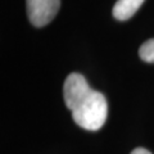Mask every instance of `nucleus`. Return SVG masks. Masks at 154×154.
I'll use <instances>...</instances> for the list:
<instances>
[{
	"label": "nucleus",
	"mask_w": 154,
	"mask_h": 154,
	"mask_svg": "<svg viewBox=\"0 0 154 154\" xmlns=\"http://www.w3.org/2000/svg\"><path fill=\"white\" fill-rule=\"evenodd\" d=\"M139 55L144 62L154 63V38L145 41L139 49Z\"/></svg>",
	"instance_id": "20e7f679"
},
{
	"label": "nucleus",
	"mask_w": 154,
	"mask_h": 154,
	"mask_svg": "<svg viewBox=\"0 0 154 154\" xmlns=\"http://www.w3.org/2000/svg\"><path fill=\"white\" fill-rule=\"evenodd\" d=\"M131 154H152V153L149 150H146V149H144V148H136L131 152Z\"/></svg>",
	"instance_id": "39448f33"
},
{
	"label": "nucleus",
	"mask_w": 154,
	"mask_h": 154,
	"mask_svg": "<svg viewBox=\"0 0 154 154\" xmlns=\"http://www.w3.org/2000/svg\"><path fill=\"white\" fill-rule=\"evenodd\" d=\"M63 98L73 121L89 131L102 128L108 116L105 96L93 90L80 73H71L64 81Z\"/></svg>",
	"instance_id": "f257e3e1"
},
{
	"label": "nucleus",
	"mask_w": 154,
	"mask_h": 154,
	"mask_svg": "<svg viewBox=\"0 0 154 154\" xmlns=\"http://www.w3.org/2000/svg\"><path fill=\"white\" fill-rule=\"evenodd\" d=\"M59 0H27L28 19L33 26L48 25L59 11Z\"/></svg>",
	"instance_id": "f03ea898"
},
{
	"label": "nucleus",
	"mask_w": 154,
	"mask_h": 154,
	"mask_svg": "<svg viewBox=\"0 0 154 154\" xmlns=\"http://www.w3.org/2000/svg\"><path fill=\"white\" fill-rule=\"evenodd\" d=\"M143 3L144 0H117L113 7V17L118 21L130 19L139 11Z\"/></svg>",
	"instance_id": "7ed1b4c3"
}]
</instances>
